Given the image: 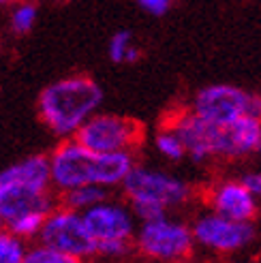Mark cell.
Returning a JSON list of instances; mask_svg holds the SVG:
<instances>
[{
    "label": "cell",
    "mask_w": 261,
    "mask_h": 263,
    "mask_svg": "<svg viewBox=\"0 0 261 263\" xmlns=\"http://www.w3.org/2000/svg\"><path fill=\"white\" fill-rule=\"evenodd\" d=\"M49 163L51 184L60 195L84 184H101L107 189L122 186L124 178L135 167V156L133 152H97L69 137L51 152Z\"/></svg>",
    "instance_id": "6da1fadb"
},
{
    "label": "cell",
    "mask_w": 261,
    "mask_h": 263,
    "mask_svg": "<svg viewBox=\"0 0 261 263\" xmlns=\"http://www.w3.org/2000/svg\"><path fill=\"white\" fill-rule=\"evenodd\" d=\"M103 103V88L86 75H71L49 84L39 97V118L56 137H75Z\"/></svg>",
    "instance_id": "7a4b0ae2"
},
{
    "label": "cell",
    "mask_w": 261,
    "mask_h": 263,
    "mask_svg": "<svg viewBox=\"0 0 261 263\" xmlns=\"http://www.w3.org/2000/svg\"><path fill=\"white\" fill-rule=\"evenodd\" d=\"M193 227L182 220L161 216L143 220L135 233V251L156 261H180L191 257L195 248Z\"/></svg>",
    "instance_id": "3957f363"
},
{
    "label": "cell",
    "mask_w": 261,
    "mask_h": 263,
    "mask_svg": "<svg viewBox=\"0 0 261 263\" xmlns=\"http://www.w3.org/2000/svg\"><path fill=\"white\" fill-rule=\"evenodd\" d=\"M39 242L71 255L75 261L97 257V240L86 227L84 214L60 203L45 216Z\"/></svg>",
    "instance_id": "277c9868"
},
{
    "label": "cell",
    "mask_w": 261,
    "mask_h": 263,
    "mask_svg": "<svg viewBox=\"0 0 261 263\" xmlns=\"http://www.w3.org/2000/svg\"><path fill=\"white\" fill-rule=\"evenodd\" d=\"M122 193L128 203L146 201L169 210L189 201L191 186L184 180L169 176L161 169L135 165L122 182Z\"/></svg>",
    "instance_id": "5b68a950"
},
{
    "label": "cell",
    "mask_w": 261,
    "mask_h": 263,
    "mask_svg": "<svg viewBox=\"0 0 261 263\" xmlns=\"http://www.w3.org/2000/svg\"><path fill=\"white\" fill-rule=\"evenodd\" d=\"M143 128L137 120L114 114H95L77 130L75 139L97 152H135Z\"/></svg>",
    "instance_id": "8992f818"
},
{
    "label": "cell",
    "mask_w": 261,
    "mask_h": 263,
    "mask_svg": "<svg viewBox=\"0 0 261 263\" xmlns=\"http://www.w3.org/2000/svg\"><path fill=\"white\" fill-rule=\"evenodd\" d=\"M195 242L212 253L229 255L251 246L255 240V227L251 220H233L218 212L201 214L193 222Z\"/></svg>",
    "instance_id": "52a82bcc"
},
{
    "label": "cell",
    "mask_w": 261,
    "mask_h": 263,
    "mask_svg": "<svg viewBox=\"0 0 261 263\" xmlns=\"http://www.w3.org/2000/svg\"><path fill=\"white\" fill-rule=\"evenodd\" d=\"M82 214L97 244L107 240H135L137 216L128 201L124 203L107 197L105 201L84 210Z\"/></svg>",
    "instance_id": "ba28073f"
},
{
    "label": "cell",
    "mask_w": 261,
    "mask_h": 263,
    "mask_svg": "<svg viewBox=\"0 0 261 263\" xmlns=\"http://www.w3.org/2000/svg\"><path fill=\"white\" fill-rule=\"evenodd\" d=\"M251 95L229 84H214L201 88L193 99L191 111L201 116L203 120L227 124L249 114Z\"/></svg>",
    "instance_id": "9c48e42d"
},
{
    "label": "cell",
    "mask_w": 261,
    "mask_h": 263,
    "mask_svg": "<svg viewBox=\"0 0 261 263\" xmlns=\"http://www.w3.org/2000/svg\"><path fill=\"white\" fill-rule=\"evenodd\" d=\"M58 203L51 191H34L22 184L0 182V218L5 227L28 212H51Z\"/></svg>",
    "instance_id": "30bf717a"
},
{
    "label": "cell",
    "mask_w": 261,
    "mask_h": 263,
    "mask_svg": "<svg viewBox=\"0 0 261 263\" xmlns=\"http://www.w3.org/2000/svg\"><path fill=\"white\" fill-rule=\"evenodd\" d=\"M208 203L214 212L233 220H253L259 210V199L242 180L220 182L210 191Z\"/></svg>",
    "instance_id": "8fae6325"
},
{
    "label": "cell",
    "mask_w": 261,
    "mask_h": 263,
    "mask_svg": "<svg viewBox=\"0 0 261 263\" xmlns=\"http://www.w3.org/2000/svg\"><path fill=\"white\" fill-rule=\"evenodd\" d=\"M0 182L22 184V186H28V189H34V191L54 189V184H51L49 156L34 154V156H26V159L9 165L7 169L0 172Z\"/></svg>",
    "instance_id": "7c38bea8"
},
{
    "label": "cell",
    "mask_w": 261,
    "mask_h": 263,
    "mask_svg": "<svg viewBox=\"0 0 261 263\" xmlns=\"http://www.w3.org/2000/svg\"><path fill=\"white\" fill-rule=\"evenodd\" d=\"M109 197V189L101 186V184H84V186H75L58 195V203L67 205L77 212H84V210L92 208L101 201H105Z\"/></svg>",
    "instance_id": "4fadbf2b"
},
{
    "label": "cell",
    "mask_w": 261,
    "mask_h": 263,
    "mask_svg": "<svg viewBox=\"0 0 261 263\" xmlns=\"http://www.w3.org/2000/svg\"><path fill=\"white\" fill-rule=\"evenodd\" d=\"M107 54H109L111 62H116V64L135 62L139 58V49L133 45V36H130L128 30H118V32H114V36L109 39Z\"/></svg>",
    "instance_id": "5bb4252c"
},
{
    "label": "cell",
    "mask_w": 261,
    "mask_h": 263,
    "mask_svg": "<svg viewBox=\"0 0 261 263\" xmlns=\"http://www.w3.org/2000/svg\"><path fill=\"white\" fill-rule=\"evenodd\" d=\"M24 242V238L9 231L7 227L0 229V263H24L26 253H28Z\"/></svg>",
    "instance_id": "9a60e30c"
},
{
    "label": "cell",
    "mask_w": 261,
    "mask_h": 263,
    "mask_svg": "<svg viewBox=\"0 0 261 263\" xmlns=\"http://www.w3.org/2000/svg\"><path fill=\"white\" fill-rule=\"evenodd\" d=\"M154 146H156V150H159V152L165 156V159H169V161H182V159L187 156L184 141H182L180 135L176 133L174 128H169V126H165L161 133H156Z\"/></svg>",
    "instance_id": "2e32d148"
},
{
    "label": "cell",
    "mask_w": 261,
    "mask_h": 263,
    "mask_svg": "<svg viewBox=\"0 0 261 263\" xmlns=\"http://www.w3.org/2000/svg\"><path fill=\"white\" fill-rule=\"evenodd\" d=\"M47 214L45 212H28V214L15 218L13 222H9L7 229L13 231V233H17L20 238H24V240H34V238H39V233H41Z\"/></svg>",
    "instance_id": "e0dca14e"
},
{
    "label": "cell",
    "mask_w": 261,
    "mask_h": 263,
    "mask_svg": "<svg viewBox=\"0 0 261 263\" xmlns=\"http://www.w3.org/2000/svg\"><path fill=\"white\" fill-rule=\"evenodd\" d=\"M39 9L34 3H20L11 11V30L15 34H28L34 28Z\"/></svg>",
    "instance_id": "ac0fdd59"
},
{
    "label": "cell",
    "mask_w": 261,
    "mask_h": 263,
    "mask_svg": "<svg viewBox=\"0 0 261 263\" xmlns=\"http://www.w3.org/2000/svg\"><path fill=\"white\" fill-rule=\"evenodd\" d=\"M24 263H77V261L67 253H60L58 248H51L47 244H39L26 253Z\"/></svg>",
    "instance_id": "d6986e66"
},
{
    "label": "cell",
    "mask_w": 261,
    "mask_h": 263,
    "mask_svg": "<svg viewBox=\"0 0 261 263\" xmlns=\"http://www.w3.org/2000/svg\"><path fill=\"white\" fill-rule=\"evenodd\" d=\"M135 251V240H107L97 244V255L105 259H122Z\"/></svg>",
    "instance_id": "ffe728a7"
},
{
    "label": "cell",
    "mask_w": 261,
    "mask_h": 263,
    "mask_svg": "<svg viewBox=\"0 0 261 263\" xmlns=\"http://www.w3.org/2000/svg\"><path fill=\"white\" fill-rule=\"evenodd\" d=\"M174 0H137L139 9H143L146 13H150V15L154 17H161L165 15V13L169 11V7H172Z\"/></svg>",
    "instance_id": "44dd1931"
},
{
    "label": "cell",
    "mask_w": 261,
    "mask_h": 263,
    "mask_svg": "<svg viewBox=\"0 0 261 263\" xmlns=\"http://www.w3.org/2000/svg\"><path fill=\"white\" fill-rule=\"evenodd\" d=\"M240 180L249 186V191L257 197V199H261V172H249V174H244Z\"/></svg>",
    "instance_id": "7402d4cb"
},
{
    "label": "cell",
    "mask_w": 261,
    "mask_h": 263,
    "mask_svg": "<svg viewBox=\"0 0 261 263\" xmlns=\"http://www.w3.org/2000/svg\"><path fill=\"white\" fill-rule=\"evenodd\" d=\"M7 3H11V0H0V5H7Z\"/></svg>",
    "instance_id": "603a6c76"
},
{
    "label": "cell",
    "mask_w": 261,
    "mask_h": 263,
    "mask_svg": "<svg viewBox=\"0 0 261 263\" xmlns=\"http://www.w3.org/2000/svg\"><path fill=\"white\" fill-rule=\"evenodd\" d=\"M5 227V222H3V218H0V229H3Z\"/></svg>",
    "instance_id": "cb8c5ba5"
}]
</instances>
